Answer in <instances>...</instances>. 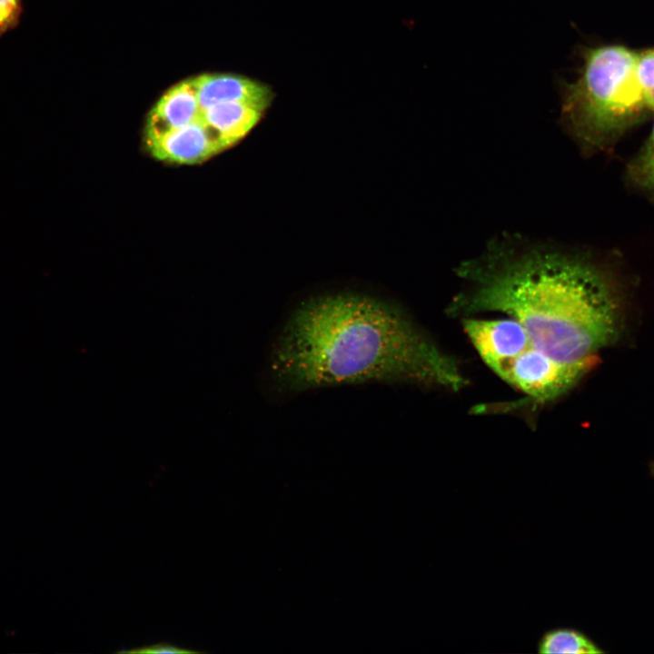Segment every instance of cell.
<instances>
[{"label": "cell", "instance_id": "6da1fadb", "mask_svg": "<svg viewBox=\"0 0 654 654\" xmlns=\"http://www.w3.org/2000/svg\"><path fill=\"white\" fill-rule=\"evenodd\" d=\"M281 393L367 382L459 391V362L398 303L354 292L300 302L286 317L269 355Z\"/></svg>", "mask_w": 654, "mask_h": 654}, {"label": "cell", "instance_id": "7a4b0ae2", "mask_svg": "<svg viewBox=\"0 0 654 654\" xmlns=\"http://www.w3.org/2000/svg\"><path fill=\"white\" fill-rule=\"evenodd\" d=\"M466 286L448 312L461 318L500 312L516 320L532 345L565 364L597 359L619 332L617 299L592 263L551 247L494 243L463 263Z\"/></svg>", "mask_w": 654, "mask_h": 654}, {"label": "cell", "instance_id": "3957f363", "mask_svg": "<svg viewBox=\"0 0 654 654\" xmlns=\"http://www.w3.org/2000/svg\"><path fill=\"white\" fill-rule=\"evenodd\" d=\"M637 59L623 46L590 49L578 80L562 87L561 122L584 147H606L648 110Z\"/></svg>", "mask_w": 654, "mask_h": 654}, {"label": "cell", "instance_id": "277c9868", "mask_svg": "<svg viewBox=\"0 0 654 654\" xmlns=\"http://www.w3.org/2000/svg\"><path fill=\"white\" fill-rule=\"evenodd\" d=\"M597 360L565 364L549 358L533 347L490 366L499 377L531 400H557L579 383L596 365Z\"/></svg>", "mask_w": 654, "mask_h": 654}, {"label": "cell", "instance_id": "5b68a950", "mask_svg": "<svg viewBox=\"0 0 654 654\" xmlns=\"http://www.w3.org/2000/svg\"><path fill=\"white\" fill-rule=\"evenodd\" d=\"M146 145L155 159L183 164L202 163L225 150L215 134L199 118Z\"/></svg>", "mask_w": 654, "mask_h": 654}, {"label": "cell", "instance_id": "8992f818", "mask_svg": "<svg viewBox=\"0 0 654 654\" xmlns=\"http://www.w3.org/2000/svg\"><path fill=\"white\" fill-rule=\"evenodd\" d=\"M196 77L171 87L148 114L145 125L146 143L182 128L199 118Z\"/></svg>", "mask_w": 654, "mask_h": 654}, {"label": "cell", "instance_id": "52a82bcc", "mask_svg": "<svg viewBox=\"0 0 654 654\" xmlns=\"http://www.w3.org/2000/svg\"><path fill=\"white\" fill-rule=\"evenodd\" d=\"M200 112L219 103L250 104L264 112L272 104V89L261 82L231 74H206L196 77Z\"/></svg>", "mask_w": 654, "mask_h": 654}, {"label": "cell", "instance_id": "ba28073f", "mask_svg": "<svg viewBox=\"0 0 654 654\" xmlns=\"http://www.w3.org/2000/svg\"><path fill=\"white\" fill-rule=\"evenodd\" d=\"M263 113L250 104L226 102L201 111L199 119L215 134L226 149L243 139L257 124Z\"/></svg>", "mask_w": 654, "mask_h": 654}, {"label": "cell", "instance_id": "9c48e42d", "mask_svg": "<svg viewBox=\"0 0 654 654\" xmlns=\"http://www.w3.org/2000/svg\"><path fill=\"white\" fill-rule=\"evenodd\" d=\"M538 651L541 654H595L601 653L602 649L578 630L558 628L543 634L538 643Z\"/></svg>", "mask_w": 654, "mask_h": 654}, {"label": "cell", "instance_id": "30bf717a", "mask_svg": "<svg viewBox=\"0 0 654 654\" xmlns=\"http://www.w3.org/2000/svg\"><path fill=\"white\" fill-rule=\"evenodd\" d=\"M629 176L636 184L654 196V125L640 153L629 165Z\"/></svg>", "mask_w": 654, "mask_h": 654}, {"label": "cell", "instance_id": "8fae6325", "mask_svg": "<svg viewBox=\"0 0 654 654\" xmlns=\"http://www.w3.org/2000/svg\"><path fill=\"white\" fill-rule=\"evenodd\" d=\"M637 76L647 108L654 111V50L638 54Z\"/></svg>", "mask_w": 654, "mask_h": 654}, {"label": "cell", "instance_id": "7c38bea8", "mask_svg": "<svg viewBox=\"0 0 654 654\" xmlns=\"http://www.w3.org/2000/svg\"><path fill=\"white\" fill-rule=\"evenodd\" d=\"M24 13V0H0V39L20 25Z\"/></svg>", "mask_w": 654, "mask_h": 654}, {"label": "cell", "instance_id": "4fadbf2b", "mask_svg": "<svg viewBox=\"0 0 654 654\" xmlns=\"http://www.w3.org/2000/svg\"><path fill=\"white\" fill-rule=\"evenodd\" d=\"M135 653V654H161V653H173V654H192V653H202V651L189 649L186 648L173 645L167 642L155 643L150 645H143L136 647L129 650H121L119 653Z\"/></svg>", "mask_w": 654, "mask_h": 654}]
</instances>
